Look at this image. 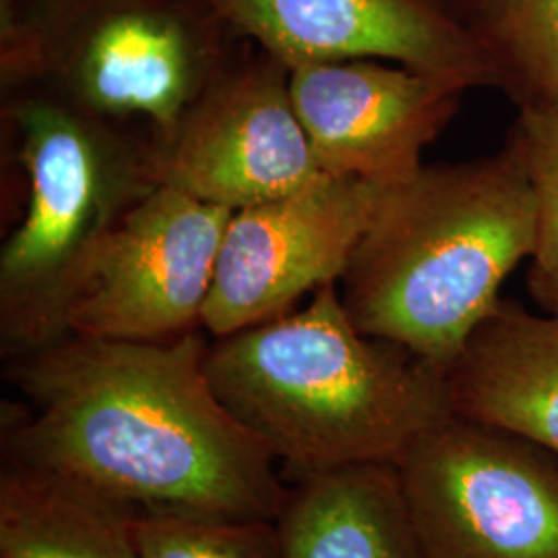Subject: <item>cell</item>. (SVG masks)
Returning <instances> with one entry per match:
<instances>
[{
	"instance_id": "5b68a950",
	"label": "cell",
	"mask_w": 558,
	"mask_h": 558,
	"mask_svg": "<svg viewBox=\"0 0 558 558\" xmlns=\"http://www.w3.org/2000/svg\"><path fill=\"white\" fill-rule=\"evenodd\" d=\"M248 40L211 0H0V87L38 85L161 149Z\"/></svg>"
},
{
	"instance_id": "ba28073f",
	"label": "cell",
	"mask_w": 558,
	"mask_h": 558,
	"mask_svg": "<svg viewBox=\"0 0 558 558\" xmlns=\"http://www.w3.org/2000/svg\"><path fill=\"white\" fill-rule=\"evenodd\" d=\"M160 184L239 211L319 179L290 66L248 40L160 149Z\"/></svg>"
},
{
	"instance_id": "8992f818",
	"label": "cell",
	"mask_w": 558,
	"mask_h": 558,
	"mask_svg": "<svg viewBox=\"0 0 558 558\" xmlns=\"http://www.w3.org/2000/svg\"><path fill=\"white\" fill-rule=\"evenodd\" d=\"M424 558H558V456L451 416L398 459Z\"/></svg>"
},
{
	"instance_id": "2e32d148",
	"label": "cell",
	"mask_w": 558,
	"mask_h": 558,
	"mask_svg": "<svg viewBox=\"0 0 558 558\" xmlns=\"http://www.w3.org/2000/svg\"><path fill=\"white\" fill-rule=\"evenodd\" d=\"M507 143L518 151L536 207L530 294L544 311H558V110H519Z\"/></svg>"
},
{
	"instance_id": "3957f363",
	"label": "cell",
	"mask_w": 558,
	"mask_h": 558,
	"mask_svg": "<svg viewBox=\"0 0 558 558\" xmlns=\"http://www.w3.org/2000/svg\"><path fill=\"white\" fill-rule=\"evenodd\" d=\"M534 242V195L511 143L476 160L422 166L385 189L339 296L362 333L447 375Z\"/></svg>"
},
{
	"instance_id": "5bb4252c",
	"label": "cell",
	"mask_w": 558,
	"mask_h": 558,
	"mask_svg": "<svg viewBox=\"0 0 558 558\" xmlns=\"http://www.w3.org/2000/svg\"><path fill=\"white\" fill-rule=\"evenodd\" d=\"M129 509L75 480L7 461L0 558H137Z\"/></svg>"
},
{
	"instance_id": "7a4b0ae2",
	"label": "cell",
	"mask_w": 558,
	"mask_h": 558,
	"mask_svg": "<svg viewBox=\"0 0 558 558\" xmlns=\"http://www.w3.org/2000/svg\"><path fill=\"white\" fill-rule=\"evenodd\" d=\"M205 375L292 482L398 463L420 435L453 416L447 375L362 333L338 283L278 319L214 338Z\"/></svg>"
},
{
	"instance_id": "52a82bcc",
	"label": "cell",
	"mask_w": 558,
	"mask_h": 558,
	"mask_svg": "<svg viewBox=\"0 0 558 558\" xmlns=\"http://www.w3.org/2000/svg\"><path fill=\"white\" fill-rule=\"evenodd\" d=\"M385 189L359 179H319L232 214L201 327L211 338L299 308L339 283Z\"/></svg>"
},
{
	"instance_id": "30bf717a",
	"label": "cell",
	"mask_w": 558,
	"mask_h": 558,
	"mask_svg": "<svg viewBox=\"0 0 558 558\" xmlns=\"http://www.w3.org/2000/svg\"><path fill=\"white\" fill-rule=\"evenodd\" d=\"M246 40L290 69L389 60L465 92L495 87L461 0H211Z\"/></svg>"
},
{
	"instance_id": "6da1fadb",
	"label": "cell",
	"mask_w": 558,
	"mask_h": 558,
	"mask_svg": "<svg viewBox=\"0 0 558 558\" xmlns=\"http://www.w3.org/2000/svg\"><path fill=\"white\" fill-rule=\"evenodd\" d=\"M201 329L166 341L75 336L9 360L32 412L4 459L75 480L131 513L278 521V461L223 408Z\"/></svg>"
},
{
	"instance_id": "8fae6325",
	"label": "cell",
	"mask_w": 558,
	"mask_h": 558,
	"mask_svg": "<svg viewBox=\"0 0 558 558\" xmlns=\"http://www.w3.org/2000/svg\"><path fill=\"white\" fill-rule=\"evenodd\" d=\"M290 92L320 172L383 189L418 174L426 147L468 94L380 60L300 64L290 69Z\"/></svg>"
},
{
	"instance_id": "9a60e30c",
	"label": "cell",
	"mask_w": 558,
	"mask_h": 558,
	"mask_svg": "<svg viewBox=\"0 0 558 558\" xmlns=\"http://www.w3.org/2000/svg\"><path fill=\"white\" fill-rule=\"evenodd\" d=\"M461 7L497 89L518 110H558V0H461Z\"/></svg>"
},
{
	"instance_id": "e0dca14e",
	"label": "cell",
	"mask_w": 558,
	"mask_h": 558,
	"mask_svg": "<svg viewBox=\"0 0 558 558\" xmlns=\"http://www.w3.org/2000/svg\"><path fill=\"white\" fill-rule=\"evenodd\" d=\"M133 536L137 558H283L278 523L269 519L140 513Z\"/></svg>"
},
{
	"instance_id": "4fadbf2b",
	"label": "cell",
	"mask_w": 558,
	"mask_h": 558,
	"mask_svg": "<svg viewBox=\"0 0 558 558\" xmlns=\"http://www.w3.org/2000/svg\"><path fill=\"white\" fill-rule=\"evenodd\" d=\"M276 523L283 558H424L396 463L292 482Z\"/></svg>"
},
{
	"instance_id": "9c48e42d",
	"label": "cell",
	"mask_w": 558,
	"mask_h": 558,
	"mask_svg": "<svg viewBox=\"0 0 558 558\" xmlns=\"http://www.w3.org/2000/svg\"><path fill=\"white\" fill-rule=\"evenodd\" d=\"M232 214L158 184L106 244L71 311V333L166 341L203 329V308Z\"/></svg>"
},
{
	"instance_id": "7c38bea8",
	"label": "cell",
	"mask_w": 558,
	"mask_h": 558,
	"mask_svg": "<svg viewBox=\"0 0 558 558\" xmlns=\"http://www.w3.org/2000/svg\"><path fill=\"white\" fill-rule=\"evenodd\" d=\"M453 414L558 456V311L500 299L447 371Z\"/></svg>"
},
{
	"instance_id": "277c9868",
	"label": "cell",
	"mask_w": 558,
	"mask_h": 558,
	"mask_svg": "<svg viewBox=\"0 0 558 558\" xmlns=\"http://www.w3.org/2000/svg\"><path fill=\"white\" fill-rule=\"evenodd\" d=\"M2 141L25 191L0 251V348L15 360L71 336L106 244L160 184V149L147 129L87 114L38 85L2 92Z\"/></svg>"
}]
</instances>
